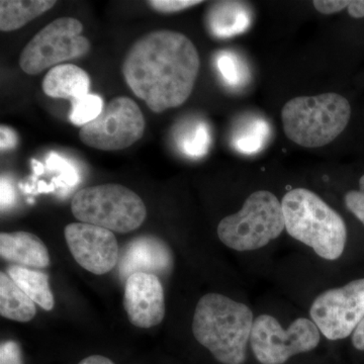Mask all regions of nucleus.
<instances>
[{
  "label": "nucleus",
  "instance_id": "1a4fd4ad",
  "mask_svg": "<svg viewBox=\"0 0 364 364\" xmlns=\"http://www.w3.org/2000/svg\"><path fill=\"white\" fill-rule=\"evenodd\" d=\"M309 317L330 341L351 337L364 317V279L318 294L311 303Z\"/></svg>",
  "mask_w": 364,
  "mask_h": 364
},
{
  "label": "nucleus",
  "instance_id": "6e6552de",
  "mask_svg": "<svg viewBox=\"0 0 364 364\" xmlns=\"http://www.w3.org/2000/svg\"><path fill=\"white\" fill-rule=\"evenodd\" d=\"M83 26L76 18H61L43 28L21 53V70L37 75L63 62L80 58L90 52V41L81 36Z\"/></svg>",
  "mask_w": 364,
  "mask_h": 364
},
{
  "label": "nucleus",
  "instance_id": "412c9836",
  "mask_svg": "<svg viewBox=\"0 0 364 364\" xmlns=\"http://www.w3.org/2000/svg\"><path fill=\"white\" fill-rule=\"evenodd\" d=\"M217 67L226 85L232 87H241L248 83L250 78L248 67L235 53H220L217 56Z\"/></svg>",
  "mask_w": 364,
  "mask_h": 364
},
{
  "label": "nucleus",
  "instance_id": "bb28decb",
  "mask_svg": "<svg viewBox=\"0 0 364 364\" xmlns=\"http://www.w3.org/2000/svg\"><path fill=\"white\" fill-rule=\"evenodd\" d=\"M314 6L318 13L323 14H333L340 13L348 7L349 1H339V0H329V1H321L315 0Z\"/></svg>",
  "mask_w": 364,
  "mask_h": 364
},
{
  "label": "nucleus",
  "instance_id": "cd10ccee",
  "mask_svg": "<svg viewBox=\"0 0 364 364\" xmlns=\"http://www.w3.org/2000/svg\"><path fill=\"white\" fill-rule=\"evenodd\" d=\"M1 132V150L6 151L11 149L18 143V136L11 129L7 128L6 126H2L0 129Z\"/></svg>",
  "mask_w": 364,
  "mask_h": 364
},
{
  "label": "nucleus",
  "instance_id": "c756f323",
  "mask_svg": "<svg viewBox=\"0 0 364 364\" xmlns=\"http://www.w3.org/2000/svg\"><path fill=\"white\" fill-rule=\"evenodd\" d=\"M351 342L354 348L359 351H364V317L354 332L352 333Z\"/></svg>",
  "mask_w": 364,
  "mask_h": 364
},
{
  "label": "nucleus",
  "instance_id": "423d86ee",
  "mask_svg": "<svg viewBox=\"0 0 364 364\" xmlns=\"http://www.w3.org/2000/svg\"><path fill=\"white\" fill-rule=\"evenodd\" d=\"M71 210L80 223L117 233H129L145 221L147 208L142 198L121 184L107 183L77 191Z\"/></svg>",
  "mask_w": 364,
  "mask_h": 364
},
{
  "label": "nucleus",
  "instance_id": "ddd939ff",
  "mask_svg": "<svg viewBox=\"0 0 364 364\" xmlns=\"http://www.w3.org/2000/svg\"><path fill=\"white\" fill-rule=\"evenodd\" d=\"M172 265L173 258L166 243L154 236H142L127 246L119 262V275L127 280L138 272L165 274Z\"/></svg>",
  "mask_w": 364,
  "mask_h": 364
},
{
  "label": "nucleus",
  "instance_id": "4be33fe9",
  "mask_svg": "<svg viewBox=\"0 0 364 364\" xmlns=\"http://www.w3.org/2000/svg\"><path fill=\"white\" fill-rule=\"evenodd\" d=\"M69 119L72 124L82 128L100 117L104 111V100L97 95L88 93L85 97L72 100Z\"/></svg>",
  "mask_w": 364,
  "mask_h": 364
},
{
  "label": "nucleus",
  "instance_id": "39448f33",
  "mask_svg": "<svg viewBox=\"0 0 364 364\" xmlns=\"http://www.w3.org/2000/svg\"><path fill=\"white\" fill-rule=\"evenodd\" d=\"M286 231L282 200L269 191H256L241 210L227 215L217 228L220 241L237 252L267 247Z\"/></svg>",
  "mask_w": 364,
  "mask_h": 364
},
{
  "label": "nucleus",
  "instance_id": "f8f14e48",
  "mask_svg": "<svg viewBox=\"0 0 364 364\" xmlns=\"http://www.w3.org/2000/svg\"><path fill=\"white\" fill-rule=\"evenodd\" d=\"M124 306L129 320L138 328L154 327L165 317V296L159 277L134 273L124 284Z\"/></svg>",
  "mask_w": 364,
  "mask_h": 364
},
{
  "label": "nucleus",
  "instance_id": "a211bd4d",
  "mask_svg": "<svg viewBox=\"0 0 364 364\" xmlns=\"http://www.w3.org/2000/svg\"><path fill=\"white\" fill-rule=\"evenodd\" d=\"M36 304L7 273L0 274V315L18 322H28L36 316Z\"/></svg>",
  "mask_w": 364,
  "mask_h": 364
},
{
  "label": "nucleus",
  "instance_id": "2f4dec72",
  "mask_svg": "<svg viewBox=\"0 0 364 364\" xmlns=\"http://www.w3.org/2000/svg\"><path fill=\"white\" fill-rule=\"evenodd\" d=\"M79 364H114L111 359L105 358L102 355H91L88 356Z\"/></svg>",
  "mask_w": 364,
  "mask_h": 364
},
{
  "label": "nucleus",
  "instance_id": "6ab92c4d",
  "mask_svg": "<svg viewBox=\"0 0 364 364\" xmlns=\"http://www.w3.org/2000/svg\"><path fill=\"white\" fill-rule=\"evenodd\" d=\"M7 274L36 305L46 311L53 310L55 301L47 274L18 265L9 267Z\"/></svg>",
  "mask_w": 364,
  "mask_h": 364
},
{
  "label": "nucleus",
  "instance_id": "0eeeda50",
  "mask_svg": "<svg viewBox=\"0 0 364 364\" xmlns=\"http://www.w3.org/2000/svg\"><path fill=\"white\" fill-rule=\"evenodd\" d=\"M322 334L310 317L294 318L289 325L270 315L254 318L249 348L261 364H284L299 354L315 350Z\"/></svg>",
  "mask_w": 364,
  "mask_h": 364
},
{
  "label": "nucleus",
  "instance_id": "a878e982",
  "mask_svg": "<svg viewBox=\"0 0 364 364\" xmlns=\"http://www.w3.org/2000/svg\"><path fill=\"white\" fill-rule=\"evenodd\" d=\"M1 364H21V352L14 342H6L1 345L0 350Z\"/></svg>",
  "mask_w": 364,
  "mask_h": 364
},
{
  "label": "nucleus",
  "instance_id": "7ed1b4c3",
  "mask_svg": "<svg viewBox=\"0 0 364 364\" xmlns=\"http://www.w3.org/2000/svg\"><path fill=\"white\" fill-rule=\"evenodd\" d=\"M286 232L327 262L342 257L346 249L347 227L327 203L308 188H296L282 198Z\"/></svg>",
  "mask_w": 364,
  "mask_h": 364
},
{
  "label": "nucleus",
  "instance_id": "f3484780",
  "mask_svg": "<svg viewBox=\"0 0 364 364\" xmlns=\"http://www.w3.org/2000/svg\"><path fill=\"white\" fill-rule=\"evenodd\" d=\"M52 0H1L0 1V30L13 32L39 18L55 6Z\"/></svg>",
  "mask_w": 364,
  "mask_h": 364
},
{
  "label": "nucleus",
  "instance_id": "7c9ffc66",
  "mask_svg": "<svg viewBox=\"0 0 364 364\" xmlns=\"http://www.w3.org/2000/svg\"><path fill=\"white\" fill-rule=\"evenodd\" d=\"M348 14L354 18H364V0H355L349 1Z\"/></svg>",
  "mask_w": 364,
  "mask_h": 364
},
{
  "label": "nucleus",
  "instance_id": "aec40b11",
  "mask_svg": "<svg viewBox=\"0 0 364 364\" xmlns=\"http://www.w3.org/2000/svg\"><path fill=\"white\" fill-rule=\"evenodd\" d=\"M270 136L272 129L263 117H249L237 127L233 136V146L243 154H255L265 147Z\"/></svg>",
  "mask_w": 364,
  "mask_h": 364
},
{
  "label": "nucleus",
  "instance_id": "b1692460",
  "mask_svg": "<svg viewBox=\"0 0 364 364\" xmlns=\"http://www.w3.org/2000/svg\"><path fill=\"white\" fill-rule=\"evenodd\" d=\"M347 210L361 222L364 226V176L359 179L358 191H349L344 196Z\"/></svg>",
  "mask_w": 364,
  "mask_h": 364
},
{
  "label": "nucleus",
  "instance_id": "4468645a",
  "mask_svg": "<svg viewBox=\"0 0 364 364\" xmlns=\"http://www.w3.org/2000/svg\"><path fill=\"white\" fill-rule=\"evenodd\" d=\"M0 255L18 267L45 268L50 264V254L45 244L28 232L1 233Z\"/></svg>",
  "mask_w": 364,
  "mask_h": 364
},
{
  "label": "nucleus",
  "instance_id": "9d476101",
  "mask_svg": "<svg viewBox=\"0 0 364 364\" xmlns=\"http://www.w3.org/2000/svg\"><path fill=\"white\" fill-rule=\"evenodd\" d=\"M145 126L139 105L131 98L119 97L105 105L97 119L80 129L79 139L95 149L123 150L142 138Z\"/></svg>",
  "mask_w": 364,
  "mask_h": 364
},
{
  "label": "nucleus",
  "instance_id": "9b49d317",
  "mask_svg": "<svg viewBox=\"0 0 364 364\" xmlns=\"http://www.w3.org/2000/svg\"><path fill=\"white\" fill-rule=\"evenodd\" d=\"M65 239L74 259L87 272L102 275L116 267L119 245L109 230L86 223H72L65 228Z\"/></svg>",
  "mask_w": 364,
  "mask_h": 364
},
{
  "label": "nucleus",
  "instance_id": "c85d7f7f",
  "mask_svg": "<svg viewBox=\"0 0 364 364\" xmlns=\"http://www.w3.org/2000/svg\"><path fill=\"white\" fill-rule=\"evenodd\" d=\"M14 200V188L6 179H1V207L9 208Z\"/></svg>",
  "mask_w": 364,
  "mask_h": 364
},
{
  "label": "nucleus",
  "instance_id": "5701e85b",
  "mask_svg": "<svg viewBox=\"0 0 364 364\" xmlns=\"http://www.w3.org/2000/svg\"><path fill=\"white\" fill-rule=\"evenodd\" d=\"M210 144V135L207 124H196L181 139L182 152L189 157L200 158L208 153Z\"/></svg>",
  "mask_w": 364,
  "mask_h": 364
},
{
  "label": "nucleus",
  "instance_id": "f03ea898",
  "mask_svg": "<svg viewBox=\"0 0 364 364\" xmlns=\"http://www.w3.org/2000/svg\"><path fill=\"white\" fill-rule=\"evenodd\" d=\"M255 318L247 304L218 293L198 299L191 330L196 341L222 364H243L247 359Z\"/></svg>",
  "mask_w": 364,
  "mask_h": 364
},
{
  "label": "nucleus",
  "instance_id": "2eb2a0df",
  "mask_svg": "<svg viewBox=\"0 0 364 364\" xmlns=\"http://www.w3.org/2000/svg\"><path fill=\"white\" fill-rule=\"evenodd\" d=\"M42 87L48 97L72 102L90 93V77L80 67L61 64L46 74Z\"/></svg>",
  "mask_w": 364,
  "mask_h": 364
},
{
  "label": "nucleus",
  "instance_id": "dca6fc26",
  "mask_svg": "<svg viewBox=\"0 0 364 364\" xmlns=\"http://www.w3.org/2000/svg\"><path fill=\"white\" fill-rule=\"evenodd\" d=\"M252 13L248 4L238 1L217 2L210 7L208 25L218 38L240 35L250 28Z\"/></svg>",
  "mask_w": 364,
  "mask_h": 364
},
{
  "label": "nucleus",
  "instance_id": "20e7f679",
  "mask_svg": "<svg viewBox=\"0 0 364 364\" xmlns=\"http://www.w3.org/2000/svg\"><path fill=\"white\" fill-rule=\"evenodd\" d=\"M350 117L348 100L334 92L293 98L282 111L287 138L306 148L333 142L345 130Z\"/></svg>",
  "mask_w": 364,
  "mask_h": 364
},
{
  "label": "nucleus",
  "instance_id": "393cba45",
  "mask_svg": "<svg viewBox=\"0 0 364 364\" xmlns=\"http://www.w3.org/2000/svg\"><path fill=\"white\" fill-rule=\"evenodd\" d=\"M200 4H203V1H198V0H151L148 1L151 9L160 14L178 13Z\"/></svg>",
  "mask_w": 364,
  "mask_h": 364
},
{
  "label": "nucleus",
  "instance_id": "f257e3e1",
  "mask_svg": "<svg viewBox=\"0 0 364 364\" xmlns=\"http://www.w3.org/2000/svg\"><path fill=\"white\" fill-rule=\"evenodd\" d=\"M200 67L198 50L186 35L158 30L132 45L122 70L134 95L160 114L188 100Z\"/></svg>",
  "mask_w": 364,
  "mask_h": 364
}]
</instances>
